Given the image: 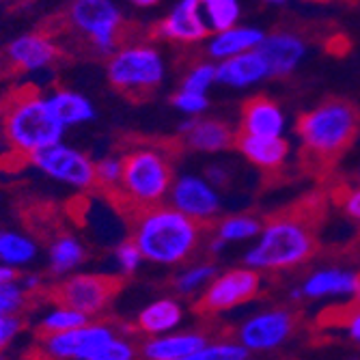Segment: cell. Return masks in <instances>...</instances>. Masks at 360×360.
Returning a JSON list of instances; mask_svg holds the SVG:
<instances>
[{
    "instance_id": "obj_4",
    "label": "cell",
    "mask_w": 360,
    "mask_h": 360,
    "mask_svg": "<svg viewBox=\"0 0 360 360\" xmlns=\"http://www.w3.org/2000/svg\"><path fill=\"white\" fill-rule=\"evenodd\" d=\"M358 123L360 117L352 104L333 100L304 112L296 123V132L309 153L330 160L352 143Z\"/></svg>"
},
{
    "instance_id": "obj_12",
    "label": "cell",
    "mask_w": 360,
    "mask_h": 360,
    "mask_svg": "<svg viewBox=\"0 0 360 360\" xmlns=\"http://www.w3.org/2000/svg\"><path fill=\"white\" fill-rule=\"evenodd\" d=\"M261 287V278L255 270L236 268L214 276L201 296V307L205 311H229L238 304L255 298Z\"/></svg>"
},
{
    "instance_id": "obj_18",
    "label": "cell",
    "mask_w": 360,
    "mask_h": 360,
    "mask_svg": "<svg viewBox=\"0 0 360 360\" xmlns=\"http://www.w3.org/2000/svg\"><path fill=\"white\" fill-rule=\"evenodd\" d=\"M270 78V70L257 50L233 56L216 65V82L233 89H246Z\"/></svg>"
},
{
    "instance_id": "obj_40",
    "label": "cell",
    "mask_w": 360,
    "mask_h": 360,
    "mask_svg": "<svg viewBox=\"0 0 360 360\" xmlns=\"http://www.w3.org/2000/svg\"><path fill=\"white\" fill-rule=\"evenodd\" d=\"M205 179H207V184L210 186H224L226 181H229V171H226V167H220V165H212L207 171H205Z\"/></svg>"
},
{
    "instance_id": "obj_41",
    "label": "cell",
    "mask_w": 360,
    "mask_h": 360,
    "mask_svg": "<svg viewBox=\"0 0 360 360\" xmlns=\"http://www.w3.org/2000/svg\"><path fill=\"white\" fill-rule=\"evenodd\" d=\"M343 205H345V212H347V216H349V218L360 220V188L352 190V192L345 196Z\"/></svg>"
},
{
    "instance_id": "obj_31",
    "label": "cell",
    "mask_w": 360,
    "mask_h": 360,
    "mask_svg": "<svg viewBox=\"0 0 360 360\" xmlns=\"http://www.w3.org/2000/svg\"><path fill=\"white\" fill-rule=\"evenodd\" d=\"M216 276V266L212 264H199V266H192L188 270H184L177 281H175V287L179 293L184 296H192V293L201 291L203 287H207Z\"/></svg>"
},
{
    "instance_id": "obj_32",
    "label": "cell",
    "mask_w": 360,
    "mask_h": 360,
    "mask_svg": "<svg viewBox=\"0 0 360 360\" xmlns=\"http://www.w3.org/2000/svg\"><path fill=\"white\" fill-rule=\"evenodd\" d=\"M248 352L236 343V341H222V343H207L199 352H194L192 356L184 360H246Z\"/></svg>"
},
{
    "instance_id": "obj_38",
    "label": "cell",
    "mask_w": 360,
    "mask_h": 360,
    "mask_svg": "<svg viewBox=\"0 0 360 360\" xmlns=\"http://www.w3.org/2000/svg\"><path fill=\"white\" fill-rule=\"evenodd\" d=\"M123 177V158L106 155L95 162V181L102 186H121Z\"/></svg>"
},
{
    "instance_id": "obj_22",
    "label": "cell",
    "mask_w": 360,
    "mask_h": 360,
    "mask_svg": "<svg viewBox=\"0 0 360 360\" xmlns=\"http://www.w3.org/2000/svg\"><path fill=\"white\" fill-rule=\"evenodd\" d=\"M184 321V309L173 298H160L143 307L139 313V328L149 337H165L177 333L179 323Z\"/></svg>"
},
{
    "instance_id": "obj_30",
    "label": "cell",
    "mask_w": 360,
    "mask_h": 360,
    "mask_svg": "<svg viewBox=\"0 0 360 360\" xmlns=\"http://www.w3.org/2000/svg\"><path fill=\"white\" fill-rule=\"evenodd\" d=\"M261 224L255 216H229L224 220H220L218 229H216V238L222 240L224 244H231V242H246L250 238H257L261 233Z\"/></svg>"
},
{
    "instance_id": "obj_1",
    "label": "cell",
    "mask_w": 360,
    "mask_h": 360,
    "mask_svg": "<svg viewBox=\"0 0 360 360\" xmlns=\"http://www.w3.org/2000/svg\"><path fill=\"white\" fill-rule=\"evenodd\" d=\"M201 240V226L171 205L143 210L134 224V244L145 261L177 266L186 261Z\"/></svg>"
},
{
    "instance_id": "obj_23",
    "label": "cell",
    "mask_w": 360,
    "mask_h": 360,
    "mask_svg": "<svg viewBox=\"0 0 360 360\" xmlns=\"http://www.w3.org/2000/svg\"><path fill=\"white\" fill-rule=\"evenodd\" d=\"M358 287V274L339 268H326L311 274L300 287L307 298H326V296H354Z\"/></svg>"
},
{
    "instance_id": "obj_36",
    "label": "cell",
    "mask_w": 360,
    "mask_h": 360,
    "mask_svg": "<svg viewBox=\"0 0 360 360\" xmlns=\"http://www.w3.org/2000/svg\"><path fill=\"white\" fill-rule=\"evenodd\" d=\"M24 304H26V293L20 287L18 278L0 285V317L18 315V311H22Z\"/></svg>"
},
{
    "instance_id": "obj_20",
    "label": "cell",
    "mask_w": 360,
    "mask_h": 360,
    "mask_svg": "<svg viewBox=\"0 0 360 360\" xmlns=\"http://www.w3.org/2000/svg\"><path fill=\"white\" fill-rule=\"evenodd\" d=\"M264 30L255 28V26H236L231 30H224V32H216V35L210 37L207 41V54L222 63L229 60L233 56L246 54L250 50H257L259 44L264 41Z\"/></svg>"
},
{
    "instance_id": "obj_7",
    "label": "cell",
    "mask_w": 360,
    "mask_h": 360,
    "mask_svg": "<svg viewBox=\"0 0 360 360\" xmlns=\"http://www.w3.org/2000/svg\"><path fill=\"white\" fill-rule=\"evenodd\" d=\"M28 160L39 173L63 186L74 190H91L95 186V162L84 151L68 143H56L32 153Z\"/></svg>"
},
{
    "instance_id": "obj_25",
    "label": "cell",
    "mask_w": 360,
    "mask_h": 360,
    "mask_svg": "<svg viewBox=\"0 0 360 360\" xmlns=\"http://www.w3.org/2000/svg\"><path fill=\"white\" fill-rule=\"evenodd\" d=\"M236 145L248 162L261 169H276L289 155V143L285 139H257L240 134Z\"/></svg>"
},
{
    "instance_id": "obj_19",
    "label": "cell",
    "mask_w": 360,
    "mask_h": 360,
    "mask_svg": "<svg viewBox=\"0 0 360 360\" xmlns=\"http://www.w3.org/2000/svg\"><path fill=\"white\" fill-rule=\"evenodd\" d=\"M207 345V337L201 333H171L153 337L143 343L145 360H184Z\"/></svg>"
},
{
    "instance_id": "obj_27",
    "label": "cell",
    "mask_w": 360,
    "mask_h": 360,
    "mask_svg": "<svg viewBox=\"0 0 360 360\" xmlns=\"http://www.w3.org/2000/svg\"><path fill=\"white\" fill-rule=\"evenodd\" d=\"M84 261V246L76 236H58L48 248V266L52 274L63 276L78 270Z\"/></svg>"
},
{
    "instance_id": "obj_28",
    "label": "cell",
    "mask_w": 360,
    "mask_h": 360,
    "mask_svg": "<svg viewBox=\"0 0 360 360\" xmlns=\"http://www.w3.org/2000/svg\"><path fill=\"white\" fill-rule=\"evenodd\" d=\"M201 13L207 24V30H212L216 35V32H224L238 26L242 7L236 0H203Z\"/></svg>"
},
{
    "instance_id": "obj_15",
    "label": "cell",
    "mask_w": 360,
    "mask_h": 360,
    "mask_svg": "<svg viewBox=\"0 0 360 360\" xmlns=\"http://www.w3.org/2000/svg\"><path fill=\"white\" fill-rule=\"evenodd\" d=\"M257 52L264 56L270 70V78H285L304 58L307 44L298 35H291V32H274V35L264 37Z\"/></svg>"
},
{
    "instance_id": "obj_34",
    "label": "cell",
    "mask_w": 360,
    "mask_h": 360,
    "mask_svg": "<svg viewBox=\"0 0 360 360\" xmlns=\"http://www.w3.org/2000/svg\"><path fill=\"white\" fill-rule=\"evenodd\" d=\"M112 259H115V266L121 274H134L141 266H143V255L139 250V246L127 240V242H121L115 252H112Z\"/></svg>"
},
{
    "instance_id": "obj_29",
    "label": "cell",
    "mask_w": 360,
    "mask_h": 360,
    "mask_svg": "<svg viewBox=\"0 0 360 360\" xmlns=\"http://www.w3.org/2000/svg\"><path fill=\"white\" fill-rule=\"evenodd\" d=\"M91 319L70 307H63V304H56L52 309H48L41 319H39V328L46 337L50 335H60V333H70V330H76V328H82L86 326Z\"/></svg>"
},
{
    "instance_id": "obj_14",
    "label": "cell",
    "mask_w": 360,
    "mask_h": 360,
    "mask_svg": "<svg viewBox=\"0 0 360 360\" xmlns=\"http://www.w3.org/2000/svg\"><path fill=\"white\" fill-rule=\"evenodd\" d=\"M207 24L201 13L199 0H179L155 26V35L167 41L196 44L207 37Z\"/></svg>"
},
{
    "instance_id": "obj_47",
    "label": "cell",
    "mask_w": 360,
    "mask_h": 360,
    "mask_svg": "<svg viewBox=\"0 0 360 360\" xmlns=\"http://www.w3.org/2000/svg\"><path fill=\"white\" fill-rule=\"evenodd\" d=\"M354 298H356V302L360 304V276H358V287H356V293H354Z\"/></svg>"
},
{
    "instance_id": "obj_26",
    "label": "cell",
    "mask_w": 360,
    "mask_h": 360,
    "mask_svg": "<svg viewBox=\"0 0 360 360\" xmlns=\"http://www.w3.org/2000/svg\"><path fill=\"white\" fill-rule=\"evenodd\" d=\"M37 244L32 238L20 231H0V266L9 270L24 268L37 259Z\"/></svg>"
},
{
    "instance_id": "obj_2",
    "label": "cell",
    "mask_w": 360,
    "mask_h": 360,
    "mask_svg": "<svg viewBox=\"0 0 360 360\" xmlns=\"http://www.w3.org/2000/svg\"><path fill=\"white\" fill-rule=\"evenodd\" d=\"M3 134L7 143L24 155H32L63 143L65 127L52 112L46 95L28 91L18 95L3 112Z\"/></svg>"
},
{
    "instance_id": "obj_33",
    "label": "cell",
    "mask_w": 360,
    "mask_h": 360,
    "mask_svg": "<svg viewBox=\"0 0 360 360\" xmlns=\"http://www.w3.org/2000/svg\"><path fill=\"white\" fill-rule=\"evenodd\" d=\"M214 84H216V65H212V63H199L184 78L181 91L196 93V95H207Z\"/></svg>"
},
{
    "instance_id": "obj_39",
    "label": "cell",
    "mask_w": 360,
    "mask_h": 360,
    "mask_svg": "<svg viewBox=\"0 0 360 360\" xmlns=\"http://www.w3.org/2000/svg\"><path fill=\"white\" fill-rule=\"evenodd\" d=\"M22 330V319L18 315L0 317V349H5Z\"/></svg>"
},
{
    "instance_id": "obj_46",
    "label": "cell",
    "mask_w": 360,
    "mask_h": 360,
    "mask_svg": "<svg viewBox=\"0 0 360 360\" xmlns=\"http://www.w3.org/2000/svg\"><path fill=\"white\" fill-rule=\"evenodd\" d=\"M136 9H145V7H155V0H136L134 3Z\"/></svg>"
},
{
    "instance_id": "obj_11",
    "label": "cell",
    "mask_w": 360,
    "mask_h": 360,
    "mask_svg": "<svg viewBox=\"0 0 360 360\" xmlns=\"http://www.w3.org/2000/svg\"><path fill=\"white\" fill-rule=\"evenodd\" d=\"M115 335V328H110L108 323L89 321L82 328L46 337L44 352L54 360H91L95 352Z\"/></svg>"
},
{
    "instance_id": "obj_35",
    "label": "cell",
    "mask_w": 360,
    "mask_h": 360,
    "mask_svg": "<svg viewBox=\"0 0 360 360\" xmlns=\"http://www.w3.org/2000/svg\"><path fill=\"white\" fill-rule=\"evenodd\" d=\"M91 360H136V347L127 339L115 335L110 341H106L95 352V356Z\"/></svg>"
},
{
    "instance_id": "obj_13",
    "label": "cell",
    "mask_w": 360,
    "mask_h": 360,
    "mask_svg": "<svg viewBox=\"0 0 360 360\" xmlns=\"http://www.w3.org/2000/svg\"><path fill=\"white\" fill-rule=\"evenodd\" d=\"M293 330L291 313L278 311H264L246 319L238 330V343L246 352H268L278 347L287 341Z\"/></svg>"
},
{
    "instance_id": "obj_10",
    "label": "cell",
    "mask_w": 360,
    "mask_h": 360,
    "mask_svg": "<svg viewBox=\"0 0 360 360\" xmlns=\"http://www.w3.org/2000/svg\"><path fill=\"white\" fill-rule=\"evenodd\" d=\"M169 203L173 210L186 218L199 222L212 220L220 212V194L205 177L199 175H179L169 192Z\"/></svg>"
},
{
    "instance_id": "obj_42",
    "label": "cell",
    "mask_w": 360,
    "mask_h": 360,
    "mask_svg": "<svg viewBox=\"0 0 360 360\" xmlns=\"http://www.w3.org/2000/svg\"><path fill=\"white\" fill-rule=\"evenodd\" d=\"M347 333H349V337L356 341V343H360V309L358 311H354V313H349V317H347Z\"/></svg>"
},
{
    "instance_id": "obj_5",
    "label": "cell",
    "mask_w": 360,
    "mask_h": 360,
    "mask_svg": "<svg viewBox=\"0 0 360 360\" xmlns=\"http://www.w3.org/2000/svg\"><path fill=\"white\" fill-rule=\"evenodd\" d=\"M173 169L165 151L139 147L123 158L121 190L129 201L151 210L167 199L173 186Z\"/></svg>"
},
{
    "instance_id": "obj_21",
    "label": "cell",
    "mask_w": 360,
    "mask_h": 360,
    "mask_svg": "<svg viewBox=\"0 0 360 360\" xmlns=\"http://www.w3.org/2000/svg\"><path fill=\"white\" fill-rule=\"evenodd\" d=\"M46 100L65 129L91 123L97 117L95 104L84 93L72 91V89H56L46 95Z\"/></svg>"
},
{
    "instance_id": "obj_49",
    "label": "cell",
    "mask_w": 360,
    "mask_h": 360,
    "mask_svg": "<svg viewBox=\"0 0 360 360\" xmlns=\"http://www.w3.org/2000/svg\"><path fill=\"white\" fill-rule=\"evenodd\" d=\"M0 360H3V356H0Z\"/></svg>"
},
{
    "instance_id": "obj_8",
    "label": "cell",
    "mask_w": 360,
    "mask_h": 360,
    "mask_svg": "<svg viewBox=\"0 0 360 360\" xmlns=\"http://www.w3.org/2000/svg\"><path fill=\"white\" fill-rule=\"evenodd\" d=\"M70 20L97 52L112 54L117 50L123 11L112 0H76L70 7Z\"/></svg>"
},
{
    "instance_id": "obj_6",
    "label": "cell",
    "mask_w": 360,
    "mask_h": 360,
    "mask_svg": "<svg viewBox=\"0 0 360 360\" xmlns=\"http://www.w3.org/2000/svg\"><path fill=\"white\" fill-rule=\"evenodd\" d=\"M110 84L125 93H143L155 89L167 78V63L162 52L149 44L117 48L106 65Z\"/></svg>"
},
{
    "instance_id": "obj_17",
    "label": "cell",
    "mask_w": 360,
    "mask_h": 360,
    "mask_svg": "<svg viewBox=\"0 0 360 360\" xmlns=\"http://www.w3.org/2000/svg\"><path fill=\"white\" fill-rule=\"evenodd\" d=\"M7 56L15 68L35 74V72L48 70L56 60L58 48L50 37L39 35V32H28V35L15 37L7 46Z\"/></svg>"
},
{
    "instance_id": "obj_9",
    "label": "cell",
    "mask_w": 360,
    "mask_h": 360,
    "mask_svg": "<svg viewBox=\"0 0 360 360\" xmlns=\"http://www.w3.org/2000/svg\"><path fill=\"white\" fill-rule=\"evenodd\" d=\"M117 291V278L108 274H70L56 289V300L63 307H70L89 319L102 313Z\"/></svg>"
},
{
    "instance_id": "obj_48",
    "label": "cell",
    "mask_w": 360,
    "mask_h": 360,
    "mask_svg": "<svg viewBox=\"0 0 360 360\" xmlns=\"http://www.w3.org/2000/svg\"><path fill=\"white\" fill-rule=\"evenodd\" d=\"M0 112H3V104H0Z\"/></svg>"
},
{
    "instance_id": "obj_16",
    "label": "cell",
    "mask_w": 360,
    "mask_h": 360,
    "mask_svg": "<svg viewBox=\"0 0 360 360\" xmlns=\"http://www.w3.org/2000/svg\"><path fill=\"white\" fill-rule=\"evenodd\" d=\"M285 125L283 110L268 97H252L242 106L240 134L257 139H283Z\"/></svg>"
},
{
    "instance_id": "obj_44",
    "label": "cell",
    "mask_w": 360,
    "mask_h": 360,
    "mask_svg": "<svg viewBox=\"0 0 360 360\" xmlns=\"http://www.w3.org/2000/svg\"><path fill=\"white\" fill-rule=\"evenodd\" d=\"M11 281H15V272L9 270V268H5V266H0V285H3V283H11Z\"/></svg>"
},
{
    "instance_id": "obj_24",
    "label": "cell",
    "mask_w": 360,
    "mask_h": 360,
    "mask_svg": "<svg viewBox=\"0 0 360 360\" xmlns=\"http://www.w3.org/2000/svg\"><path fill=\"white\" fill-rule=\"evenodd\" d=\"M186 143L194 151L218 153L231 147L233 132L231 127L218 119H194L192 129L186 134Z\"/></svg>"
},
{
    "instance_id": "obj_37",
    "label": "cell",
    "mask_w": 360,
    "mask_h": 360,
    "mask_svg": "<svg viewBox=\"0 0 360 360\" xmlns=\"http://www.w3.org/2000/svg\"><path fill=\"white\" fill-rule=\"evenodd\" d=\"M173 106L186 115L188 119H196L199 115H203L207 108H210V100H207V95H196V93H188V91H177L173 95Z\"/></svg>"
},
{
    "instance_id": "obj_43",
    "label": "cell",
    "mask_w": 360,
    "mask_h": 360,
    "mask_svg": "<svg viewBox=\"0 0 360 360\" xmlns=\"http://www.w3.org/2000/svg\"><path fill=\"white\" fill-rule=\"evenodd\" d=\"M18 283H20V287L24 289V293H28V291H35V289H39V285H41V278H39V276H35V274H28V276L20 278Z\"/></svg>"
},
{
    "instance_id": "obj_45",
    "label": "cell",
    "mask_w": 360,
    "mask_h": 360,
    "mask_svg": "<svg viewBox=\"0 0 360 360\" xmlns=\"http://www.w3.org/2000/svg\"><path fill=\"white\" fill-rule=\"evenodd\" d=\"M226 248V244L222 242V240H218V238H214L212 242H210V250L214 252V255H218V252H222Z\"/></svg>"
},
{
    "instance_id": "obj_3",
    "label": "cell",
    "mask_w": 360,
    "mask_h": 360,
    "mask_svg": "<svg viewBox=\"0 0 360 360\" xmlns=\"http://www.w3.org/2000/svg\"><path fill=\"white\" fill-rule=\"evenodd\" d=\"M315 250V238L304 220L276 218L270 220L244 255L248 270H285L300 266Z\"/></svg>"
}]
</instances>
